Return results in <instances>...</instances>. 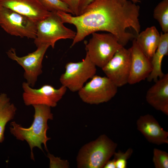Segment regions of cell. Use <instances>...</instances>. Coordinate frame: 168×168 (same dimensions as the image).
I'll use <instances>...</instances> for the list:
<instances>
[{
    "label": "cell",
    "instance_id": "cell-6",
    "mask_svg": "<svg viewBox=\"0 0 168 168\" xmlns=\"http://www.w3.org/2000/svg\"><path fill=\"white\" fill-rule=\"evenodd\" d=\"M65 72L59 78L62 86L72 92L78 91L89 79L95 75L96 66L86 54L85 57L77 62H69L65 66Z\"/></svg>",
    "mask_w": 168,
    "mask_h": 168
},
{
    "label": "cell",
    "instance_id": "cell-7",
    "mask_svg": "<svg viewBox=\"0 0 168 168\" xmlns=\"http://www.w3.org/2000/svg\"><path fill=\"white\" fill-rule=\"evenodd\" d=\"M118 87L107 77L95 75L78 91L84 102L99 104L108 101L114 96Z\"/></svg>",
    "mask_w": 168,
    "mask_h": 168
},
{
    "label": "cell",
    "instance_id": "cell-23",
    "mask_svg": "<svg viewBox=\"0 0 168 168\" xmlns=\"http://www.w3.org/2000/svg\"><path fill=\"white\" fill-rule=\"evenodd\" d=\"M48 157L50 160V168H68L69 167V163L67 161L62 160L49 154L48 155Z\"/></svg>",
    "mask_w": 168,
    "mask_h": 168
},
{
    "label": "cell",
    "instance_id": "cell-18",
    "mask_svg": "<svg viewBox=\"0 0 168 168\" xmlns=\"http://www.w3.org/2000/svg\"><path fill=\"white\" fill-rule=\"evenodd\" d=\"M16 108L11 103L7 95L0 94V143L4 139V132L7 123L12 119L15 115Z\"/></svg>",
    "mask_w": 168,
    "mask_h": 168
},
{
    "label": "cell",
    "instance_id": "cell-2",
    "mask_svg": "<svg viewBox=\"0 0 168 168\" xmlns=\"http://www.w3.org/2000/svg\"><path fill=\"white\" fill-rule=\"evenodd\" d=\"M35 109L34 119L32 124L28 128H25L15 121L10 123V132L17 139L26 141L31 150V158L34 160L33 148L37 147L43 151L42 145L44 144L48 150L47 142L50 138L47 136L49 128L47 122L53 118L50 107L44 105H32Z\"/></svg>",
    "mask_w": 168,
    "mask_h": 168
},
{
    "label": "cell",
    "instance_id": "cell-1",
    "mask_svg": "<svg viewBox=\"0 0 168 168\" xmlns=\"http://www.w3.org/2000/svg\"><path fill=\"white\" fill-rule=\"evenodd\" d=\"M140 7L129 0H93L77 16L58 11L62 22L74 25L77 32L71 46L94 32L102 31L113 34L124 47L135 36L127 32L133 29L138 35Z\"/></svg>",
    "mask_w": 168,
    "mask_h": 168
},
{
    "label": "cell",
    "instance_id": "cell-16",
    "mask_svg": "<svg viewBox=\"0 0 168 168\" xmlns=\"http://www.w3.org/2000/svg\"><path fill=\"white\" fill-rule=\"evenodd\" d=\"M136 41L144 54L150 60L160 42V34L155 26L147 28L138 35Z\"/></svg>",
    "mask_w": 168,
    "mask_h": 168
},
{
    "label": "cell",
    "instance_id": "cell-13",
    "mask_svg": "<svg viewBox=\"0 0 168 168\" xmlns=\"http://www.w3.org/2000/svg\"><path fill=\"white\" fill-rule=\"evenodd\" d=\"M129 49L131 63L128 83L132 85L147 79L152 71V66L151 60L141 50L135 39Z\"/></svg>",
    "mask_w": 168,
    "mask_h": 168
},
{
    "label": "cell",
    "instance_id": "cell-24",
    "mask_svg": "<svg viewBox=\"0 0 168 168\" xmlns=\"http://www.w3.org/2000/svg\"><path fill=\"white\" fill-rule=\"evenodd\" d=\"M64 3L75 16L79 15V6L81 0H60Z\"/></svg>",
    "mask_w": 168,
    "mask_h": 168
},
{
    "label": "cell",
    "instance_id": "cell-15",
    "mask_svg": "<svg viewBox=\"0 0 168 168\" xmlns=\"http://www.w3.org/2000/svg\"><path fill=\"white\" fill-rule=\"evenodd\" d=\"M147 91V102L156 110L168 115V74L159 78Z\"/></svg>",
    "mask_w": 168,
    "mask_h": 168
},
{
    "label": "cell",
    "instance_id": "cell-26",
    "mask_svg": "<svg viewBox=\"0 0 168 168\" xmlns=\"http://www.w3.org/2000/svg\"><path fill=\"white\" fill-rule=\"evenodd\" d=\"M103 168H116L115 161L114 159L112 160L108 161L105 165Z\"/></svg>",
    "mask_w": 168,
    "mask_h": 168
},
{
    "label": "cell",
    "instance_id": "cell-3",
    "mask_svg": "<svg viewBox=\"0 0 168 168\" xmlns=\"http://www.w3.org/2000/svg\"><path fill=\"white\" fill-rule=\"evenodd\" d=\"M117 144L106 135H100L95 141L84 146L77 157L79 168H103L115 152Z\"/></svg>",
    "mask_w": 168,
    "mask_h": 168
},
{
    "label": "cell",
    "instance_id": "cell-19",
    "mask_svg": "<svg viewBox=\"0 0 168 168\" xmlns=\"http://www.w3.org/2000/svg\"><path fill=\"white\" fill-rule=\"evenodd\" d=\"M153 17L159 22L164 33L168 32V0H163L155 7Z\"/></svg>",
    "mask_w": 168,
    "mask_h": 168
},
{
    "label": "cell",
    "instance_id": "cell-20",
    "mask_svg": "<svg viewBox=\"0 0 168 168\" xmlns=\"http://www.w3.org/2000/svg\"><path fill=\"white\" fill-rule=\"evenodd\" d=\"M43 6L50 12L63 11L72 14L68 6L60 0H39Z\"/></svg>",
    "mask_w": 168,
    "mask_h": 168
},
{
    "label": "cell",
    "instance_id": "cell-22",
    "mask_svg": "<svg viewBox=\"0 0 168 168\" xmlns=\"http://www.w3.org/2000/svg\"><path fill=\"white\" fill-rule=\"evenodd\" d=\"M133 152L132 148H128L125 152L119 150L114 153V159L115 161L116 168H127V160L130 157Z\"/></svg>",
    "mask_w": 168,
    "mask_h": 168
},
{
    "label": "cell",
    "instance_id": "cell-25",
    "mask_svg": "<svg viewBox=\"0 0 168 168\" xmlns=\"http://www.w3.org/2000/svg\"><path fill=\"white\" fill-rule=\"evenodd\" d=\"M93 0H81L79 6V15L80 14L86 7Z\"/></svg>",
    "mask_w": 168,
    "mask_h": 168
},
{
    "label": "cell",
    "instance_id": "cell-10",
    "mask_svg": "<svg viewBox=\"0 0 168 168\" xmlns=\"http://www.w3.org/2000/svg\"><path fill=\"white\" fill-rule=\"evenodd\" d=\"M131 56L129 49L123 47L102 68L103 71L118 87L128 83Z\"/></svg>",
    "mask_w": 168,
    "mask_h": 168
},
{
    "label": "cell",
    "instance_id": "cell-12",
    "mask_svg": "<svg viewBox=\"0 0 168 168\" xmlns=\"http://www.w3.org/2000/svg\"><path fill=\"white\" fill-rule=\"evenodd\" d=\"M0 5L29 18L36 23L51 12L46 9L39 0H0Z\"/></svg>",
    "mask_w": 168,
    "mask_h": 168
},
{
    "label": "cell",
    "instance_id": "cell-8",
    "mask_svg": "<svg viewBox=\"0 0 168 168\" xmlns=\"http://www.w3.org/2000/svg\"><path fill=\"white\" fill-rule=\"evenodd\" d=\"M0 26L7 33L35 39L37 24L29 18L0 5Z\"/></svg>",
    "mask_w": 168,
    "mask_h": 168
},
{
    "label": "cell",
    "instance_id": "cell-21",
    "mask_svg": "<svg viewBox=\"0 0 168 168\" xmlns=\"http://www.w3.org/2000/svg\"><path fill=\"white\" fill-rule=\"evenodd\" d=\"M152 161L156 168H168V153L156 148L153 150Z\"/></svg>",
    "mask_w": 168,
    "mask_h": 168
},
{
    "label": "cell",
    "instance_id": "cell-14",
    "mask_svg": "<svg viewBox=\"0 0 168 168\" xmlns=\"http://www.w3.org/2000/svg\"><path fill=\"white\" fill-rule=\"evenodd\" d=\"M137 129L149 142L157 145L168 144V132L160 126L153 116H141L136 122Z\"/></svg>",
    "mask_w": 168,
    "mask_h": 168
},
{
    "label": "cell",
    "instance_id": "cell-5",
    "mask_svg": "<svg viewBox=\"0 0 168 168\" xmlns=\"http://www.w3.org/2000/svg\"><path fill=\"white\" fill-rule=\"evenodd\" d=\"M63 24L56 12H51L48 16L37 22L36 36L34 39L36 46L48 44L54 49L59 40H73L76 32Z\"/></svg>",
    "mask_w": 168,
    "mask_h": 168
},
{
    "label": "cell",
    "instance_id": "cell-27",
    "mask_svg": "<svg viewBox=\"0 0 168 168\" xmlns=\"http://www.w3.org/2000/svg\"><path fill=\"white\" fill-rule=\"evenodd\" d=\"M129 0L133 2L136 3L138 2H141V1L139 0Z\"/></svg>",
    "mask_w": 168,
    "mask_h": 168
},
{
    "label": "cell",
    "instance_id": "cell-9",
    "mask_svg": "<svg viewBox=\"0 0 168 168\" xmlns=\"http://www.w3.org/2000/svg\"><path fill=\"white\" fill-rule=\"evenodd\" d=\"M49 46L48 44H41L37 47V49L35 51L21 57L17 55L15 49L13 48L6 52L9 58L16 61L23 68L25 71L24 77L30 86H34L38 77L42 72V61Z\"/></svg>",
    "mask_w": 168,
    "mask_h": 168
},
{
    "label": "cell",
    "instance_id": "cell-11",
    "mask_svg": "<svg viewBox=\"0 0 168 168\" xmlns=\"http://www.w3.org/2000/svg\"><path fill=\"white\" fill-rule=\"evenodd\" d=\"M23 99L26 105H44L55 107L66 93L67 88L62 86L56 89L49 85H44L38 89L32 88L27 83L22 84Z\"/></svg>",
    "mask_w": 168,
    "mask_h": 168
},
{
    "label": "cell",
    "instance_id": "cell-4",
    "mask_svg": "<svg viewBox=\"0 0 168 168\" xmlns=\"http://www.w3.org/2000/svg\"><path fill=\"white\" fill-rule=\"evenodd\" d=\"M86 44V54L96 67L102 68L123 46L111 33L94 32Z\"/></svg>",
    "mask_w": 168,
    "mask_h": 168
},
{
    "label": "cell",
    "instance_id": "cell-17",
    "mask_svg": "<svg viewBox=\"0 0 168 168\" xmlns=\"http://www.w3.org/2000/svg\"><path fill=\"white\" fill-rule=\"evenodd\" d=\"M168 54V33H161L159 44L151 59L152 70L147 78V81L155 82L164 75L162 70L163 59Z\"/></svg>",
    "mask_w": 168,
    "mask_h": 168
}]
</instances>
